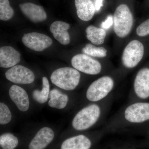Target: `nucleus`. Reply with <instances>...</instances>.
<instances>
[{"label":"nucleus","mask_w":149,"mask_h":149,"mask_svg":"<svg viewBox=\"0 0 149 149\" xmlns=\"http://www.w3.org/2000/svg\"><path fill=\"white\" fill-rule=\"evenodd\" d=\"M80 74L75 68L64 67L56 70L52 73V83L63 90L72 91L76 88L80 81Z\"/></svg>","instance_id":"obj_1"},{"label":"nucleus","mask_w":149,"mask_h":149,"mask_svg":"<svg viewBox=\"0 0 149 149\" xmlns=\"http://www.w3.org/2000/svg\"><path fill=\"white\" fill-rule=\"evenodd\" d=\"M133 23V15L128 6L122 4L118 6L113 15V29L118 37H126L131 31Z\"/></svg>","instance_id":"obj_2"},{"label":"nucleus","mask_w":149,"mask_h":149,"mask_svg":"<svg viewBox=\"0 0 149 149\" xmlns=\"http://www.w3.org/2000/svg\"><path fill=\"white\" fill-rule=\"evenodd\" d=\"M100 111L98 106L92 104L80 111L76 115L72 122L75 130H86L94 125L100 117Z\"/></svg>","instance_id":"obj_3"},{"label":"nucleus","mask_w":149,"mask_h":149,"mask_svg":"<svg viewBox=\"0 0 149 149\" xmlns=\"http://www.w3.org/2000/svg\"><path fill=\"white\" fill-rule=\"evenodd\" d=\"M113 86L112 79L104 76L94 81L88 88L87 99L91 102H97L106 97Z\"/></svg>","instance_id":"obj_4"},{"label":"nucleus","mask_w":149,"mask_h":149,"mask_svg":"<svg viewBox=\"0 0 149 149\" xmlns=\"http://www.w3.org/2000/svg\"><path fill=\"white\" fill-rule=\"evenodd\" d=\"M144 54L143 45L140 41L134 40L125 47L122 57L123 65L127 68L136 67L143 58Z\"/></svg>","instance_id":"obj_5"},{"label":"nucleus","mask_w":149,"mask_h":149,"mask_svg":"<svg viewBox=\"0 0 149 149\" xmlns=\"http://www.w3.org/2000/svg\"><path fill=\"white\" fill-rule=\"evenodd\" d=\"M71 64L75 69L86 74H97L100 72V63L85 54H78L71 60Z\"/></svg>","instance_id":"obj_6"},{"label":"nucleus","mask_w":149,"mask_h":149,"mask_svg":"<svg viewBox=\"0 0 149 149\" xmlns=\"http://www.w3.org/2000/svg\"><path fill=\"white\" fill-rule=\"evenodd\" d=\"M22 40L27 47L38 52L44 51L50 47L53 43L52 40L50 37L38 32L24 34Z\"/></svg>","instance_id":"obj_7"},{"label":"nucleus","mask_w":149,"mask_h":149,"mask_svg":"<svg viewBox=\"0 0 149 149\" xmlns=\"http://www.w3.org/2000/svg\"><path fill=\"white\" fill-rule=\"evenodd\" d=\"M5 76L8 80L16 84H30L35 79L32 70L20 65H15L9 69L6 72Z\"/></svg>","instance_id":"obj_8"},{"label":"nucleus","mask_w":149,"mask_h":149,"mask_svg":"<svg viewBox=\"0 0 149 149\" xmlns=\"http://www.w3.org/2000/svg\"><path fill=\"white\" fill-rule=\"evenodd\" d=\"M125 117L130 122L142 123L149 120V103H137L128 107Z\"/></svg>","instance_id":"obj_9"},{"label":"nucleus","mask_w":149,"mask_h":149,"mask_svg":"<svg viewBox=\"0 0 149 149\" xmlns=\"http://www.w3.org/2000/svg\"><path fill=\"white\" fill-rule=\"evenodd\" d=\"M136 95L141 98L149 97V69L144 68L140 70L136 75L134 84Z\"/></svg>","instance_id":"obj_10"},{"label":"nucleus","mask_w":149,"mask_h":149,"mask_svg":"<svg viewBox=\"0 0 149 149\" xmlns=\"http://www.w3.org/2000/svg\"><path fill=\"white\" fill-rule=\"evenodd\" d=\"M19 8L22 13L32 22H39L45 21L47 14L43 7L31 3L20 4Z\"/></svg>","instance_id":"obj_11"},{"label":"nucleus","mask_w":149,"mask_h":149,"mask_svg":"<svg viewBox=\"0 0 149 149\" xmlns=\"http://www.w3.org/2000/svg\"><path fill=\"white\" fill-rule=\"evenodd\" d=\"M54 133L49 127L41 128L29 144V149H44L53 140Z\"/></svg>","instance_id":"obj_12"},{"label":"nucleus","mask_w":149,"mask_h":149,"mask_svg":"<svg viewBox=\"0 0 149 149\" xmlns=\"http://www.w3.org/2000/svg\"><path fill=\"white\" fill-rule=\"evenodd\" d=\"M21 55L14 48L4 46L0 48V66L8 68L15 66L20 61Z\"/></svg>","instance_id":"obj_13"},{"label":"nucleus","mask_w":149,"mask_h":149,"mask_svg":"<svg viewBox=\"0 0 149 149\" xmlns=\"http://www.w3.org/2000/svg\"><path fill=\"white\" fill-rule=\"evenodd\" d=\"M9 94L18 109L23 112L28 110L29 107V97L23 88L17 85H13L9 89Z\"/></svg>","instance_id":"obj_14"},{"label":"nucleus","mask_w":149,"mask_h":149,"mask_svg":"<svg viewBox=\"0 0 149 149\" xmlns=\"http://www.w3.org/2000/svg\"><path fill=\"white\" fill-rule=\"evenodd\" d=\"M68 23L62 21H55L51 24L50 30L54 37L63 45H67L70 42V37L68 30L70 28Z\"/></svg>","instance_id":"obj_15"},{"label":"nucleus","mask_w":149,"mask_h":149,"mask_svg":"<svg viewBox=\"0 0 149 149\" xmlns=\"http://www.w3.org/2000/svg\"><path fill=\"white\" fill-rule=\"evenodd\" d=\"M77 16L82 20H91L95 12V5L91 0H74Z\"/></svg>","instance_id":"obj_16"},{"label":"nucleus","mask_w":149,"mask_h":149,"mask_svg":"<svg viewBox=\"0 0 149 149\" xmlns=\"http://www.w3.org/2000/svg\"><path fill=\"white\" fill-rule=\"evenodd\" d=\"M91 143L84 135H79L65 140L62 144L61 149H89Z\"/></svg>","instance_id":"obj_17"},{"label":"nucleus","mask_w":149,"mask_h":149,"mask_svg":"<svg viewBox=\"0 0 149 149\" xmlns=\"http://www.w3.org/2000/svg\"><path fill=\"white\" fill-rule=\"evenodd\" d=\"M49 106L51 107L58 109H62L66 106L68 97L65 94L61 93L58 90L53 89L49 93Z\"/></svg>","instance_id":"obj_18"},{"label":"nucleus","mask_w":149,"mask_h":149,"mask_svg":"<svg viewBox=\"0 0 149 149\" xmlns=\"http://www.w3.org/2000/svg\"><path fill=\"white\" fill-rule=\"evenodd\" d=\"M87 38L92 44L101 45L103 44L106 36V31L102 28L91 25L86 29Z\"/></svg>","instance_id":"obj_19"},{"label":"nucleus","mask_w":149,"mask_h":149,"mask_svg":"<svg viewBox=\"0 0 149 149\" xmlns=\"http://www.w3.org/2000/svg\"><path fill=\"white\" fill-rule=\"evenodd\" d=\"M50 86L49 80L45 77L42 78V91L35 90L32 93L33 99L40 103H45L47 101L49 94Z\"/></svg>","instance_id":"obj_20"},{"label":"nucleus","mask_w":149,"mask_h":149,"mask_svg":"<svg viewBox=\"0 0 149 149\" xmlns=\"http://www.w3.org/2000/svg\"><path fill=\"white\" fill-rule=\"evenodd\" d=\"M18 144V139L11 133H4L0 137V145L3 149H14Z\"/></svg>","instance_id":"obj_21"},{"label":"nucleus","mask_w":149,"mask_h":149,"mask_svg":"<svg viewBox=\"0 0 149 149\" xmlns=\"http://www.w3.org/2000/svg\"><path fill=\"white\" fill-rule=\"evenodd\" d=\"M107 50L103 47H96L91 44H88L82 49V52L89 56L102 58L106 56Z\"/></svg>","instance_id":"obj_22"},{"label":"nucleus","mask_w":149,"mask_h":149,"mask_svg":"<svg viewBox=\"0 0 149 149\" xmlns=\"http://www.w3.org/2000/svg\"><path fill=\"white\" fill-rule=\"evenodd\" d=\"M14 11L10 5L8 0H0V19L3 21L9 20L13 17Z\"/></svg>","instance_id":"obj_23"},{"label":"nucleus","mask_w":149,"mask_h":149,"mask_svg":"<svg viewBox=\"0 0 149 149\" xmlns=\"http://www.w3.org/2000/svg\"><path fill=\"white\" fill-rule=\"evenodd\" d=\"M12 115L8 107L5 104L0 103V123L5 125L9 123L11 120Z\"/></svg>","instance_id":"obj_24"},{"label":"nucleus","mask_w":149,"mask_h":149,"mask_svg":"<svg viewBox=\"0 0 149 149\" xmlns=\"http://www.w3.org/2000/svg\"><path fill=\"white\" fill-rule=\"evenodd\" d=\"M136 33L140 37H146L149 35V19L142 22L136 29Z\"/></svg>","instance_id":"obj_25"},{"label":"nucleus","mask_w":149,"mask_h":149,"mask_svg":"<svg viewBox=\"0 0 149 149\" xmlns=\"http://www.w3.org/2000/svg\"><path fill=\"white\" fill-rule=\"evenodd\" d=\"M113 23V17L110 15L108 17L105 21L102 23V26L104 29H108L112 25Z\"/></svg>","instance_id":"obj_26"},{"label":"nucleus","mask_w":149,"mask_h":149,"mask_svg":"<svg viewBox=\"0 0 149 149\" xmlns=\"http://www.w3.org/2000/svg\"><path fill=\"white\" fill-rule=\"evenodd\" d=\"M103 0H95V8L96 11H99L103 6Z\"/></svg>","instance_id":"obj_27"}]
</instances>
